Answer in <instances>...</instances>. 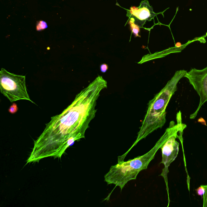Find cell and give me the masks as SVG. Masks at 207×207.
Returning <instances> with one entry per match:
<instances>
[{
	"label": "cell",
	"instance_id": "6da1fadb",
	"mask_svg": "<svg viewBox=\"0 0 207 207\" xmlns=\"http://www.w3.org/2000/svg\"><path fill=\"white\" fill-rule=\"evenodd\" d=\"M107 87V81L98 76L60 114L51 117L41 135L34 140L26 164L48 157L61 158L75 141L85 139L89 123L96 116L100 92Z\"/></svg>",
	"mask_w": 207,
	"mask_h": 207
},
{
	"label": "cell",
	"instance_id": "7a4b0ae2",
	"mask_svg": "<svg viewBox=\"0 0 207 207\" xmlns=\"http://www.w3.org/2000/svg\"><path fill=\"white\" fill-rule=\"evenodd\" d=\"M187 72L184 70L176 71L164 87L150 101L147 112L136 140L128 151L122 156H118V162L124 161L129 151L139 141L145 139L156 129L161 128L165 125L166 122V108L172 96L177 90L178 82L184 77Z\"/></svg>",
	"mask_w": 207,
	"mask_h": 207
},
{
	"label": "cell",
	"instance_id": "3957f363",
	"mask_svg": "<svg viewBox=\"0 0 207 207\" xmlns=\"http://www.w3.org/2000/svg\"><path fill=\"white\" fill-rule=\"evenodd\" d=\"M169 128L156 142L154 147L145 155L127 161H123L111 166L109 171L104 176L107 184L118 186L121 191L129 181L136 179L139 172L147 169L149 164L154 159L155 154L168 137Z\"/></svg>",
	"mask_w": 207,
	"mask_h": 207
},
{
	"label": "cell",
	"instance_id": "277c9868",
	"mask_svg": "<svg viewBox=\"0 0 207 207\" xmlns=\"http://www.w3.org/2000/svg\"><path fill=\"white\" fill-rule=\"evenodd\" d=\"M177 124H175L174 121H171L170 123L169 127L170 128L169 134L167 139L160 148L162 154V160L161 163L164 165V167L160 176L163 177L166 183L168 197V206L170 202L167 176L169 172L168 167L178 156L179 151V144L177 142L176 139L177 138L180 139V136H182L183 132L180 133L179 134H178V133L181 131L183 130L187 126L185 124H182V122L180 111L177 113Z\"/></svg>",
	"mask_w": 207,
	"mask_h": 207
},
{
	"label": "cell",
	"instance_id": "5b68a950",
	"mask_svg": "<svg viewBox=\"0 0 207 207\" xmlns=\"http://www.w3.org/2000/svg\"><path fill=\"white\" fill-rule=\"evenodd\" d=\"M26 77L22 75L15 74L2 68L0 71L1 92L11 103L19 100H31L27 92Z\"/></svg>",
	"mask_w": 207,
	"mask_h": 207
},
{
	"label": "cell",
	"instance_id": "8992f818",
	"mask_svg": "<svg viewBox=\"0 0 207 207\" xmlns=\"http://www.w3.org/2000/svg\"><path fill=\"white\" fill-rule=\"evenodd\" d=\"M184 77L188 79L200 97L198 108L190 117L191 119H194L202 106L207 101V67L202 70L191 69L190 71L186 72Z\"/></svg>",
	"mask_w": 207,
	"mask_h": 207
},
{
	"label": "cell",
	"instance_id": "52a82bcc",
	"mask_svg": "<svg viewBox=\"0 0 207 207\" xmlns=\"http://www.w3.org/2000/svg\"><path fill=\"white\" fill-rule=\"evenodd\" d=\"M157 15L153 12V8L150 5L149 1L145 0L140 2L139 7H131L130 9L128 10L127 16L129 18V21L141 27L146 21H150Z\"/></svg>",
	"mask_w": 207,
	"mask_h": 207
},
{
	"label": "cell",
	"instance_id": "ba28073f",
	"mask_svg": "<svg viewBox=\"0 0 207 207\" xmlns=\"http://www.w3.org/2000/svg\"><path fill=\"white\" fill-rule=\"evenodd\" d=\"M182 50V47H176V48H170L168 50H166L165 51L156 52L153 54H149L143 56L142 58L141 61H139L138 63L142 64L144 62L146 61H150L158 58L164 57L168 54H170L171 53H177L180 52Z\"/></svg>",
	"mask_w": 207,
	"mask_h": 207
},
{
	"label": "cell",
	"instance_id": "9c48e42d",
	"mask_svg": "<svg viewBox=\"0 0 207 207\" xmlns=\"http://www.w3.org/2000/svg\"><path fill=\"white\" fill-rule=\"evenodd\" d=\"M129 23L130 24L131 29L132 33H133L134 35L135 36V37H140L139 35V33L140 32V28H139L140 27L135 25L132 22L129 21Z\"/></svg>",
	"mask_w": 207,
	"mask_h": 207
},
{
	"label": "cell",
	"instance_id": "30bf717a",
	"mask_svg": "<svg viewBox=\"0 0 207 207\" xmlns=\"http://www.w3.org/2000/svg\"><path fill=\"white\" fill-rule=\"evenodd\" d=\"M47 27L48 26L46 22L44 21H40L37 24L36 29L38 31H40L46 29Z\"/></svg>",
	"mask_w": 207,
	"mask_h": 207
},
{
	"label": "cell",
	"instance_id": "8fae6325",
	"mask_svg": "<svg viewBox=\"0 0 207 207\" xmlns=\"http://www.w3.org/2000/svg\"><path fill=\"white\" fill-rule=\"evenodd\" d=\"M18 108L17 105L16 103H13L11 107L9 108V112L12 114H14L18 111Z\"/></svg>",
	"mask_w": 207,
	"mask_h": 207
},
{
	"label": "cell",
	"instance_id": "7c38bea8",
	"mask_svg": "<svg viewBox=\"0 0 207 207\" xmlns=\"http://www.w3.org/2000/svg\"><path fill=\"white\" fill-rule=\"evenodd\" d=\"M196 192L198 195L203 196L205 193V189L203 185H201L195 189Z\"/></svg>",
	"mask_w": 207,
	"mask_h": 207
},
{
	"label": "cell",
	"instance_id": "4fadbf2b",
	"mask_svg": "<svg viewBox=\"0 0 207 207\" xmlns=\"http://www.w3.org/2000/svg\"><path fill=\"white\" fill-rule=\"evenodd\" d=\"M101 72L105 73L107 72L108 68V65L105 63L102 64L100 66Z\"/></svg>",
	"mask_w": 207,
	"mask_h": 207
},
{
	"label": "cell",
	"instance_id": "5bb4252c",
	"mask_svg": "<svg viewBox=\"0 0 207 207\" xmlns=\"http://www.w3.org/2000/svg\"><path fill=\"white\" fill-rule=\"evenodd\" d=\"M181 45H181V43H177V44H176V47H181Z\"/></svg>",
	"mask_w": 207,
	"mask_h": 207
}]
</instances>
